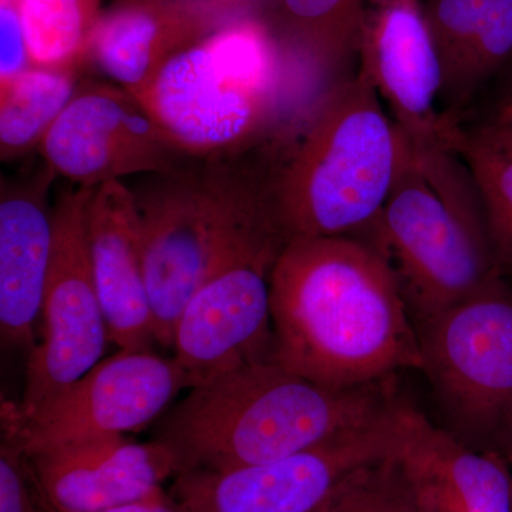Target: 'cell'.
I'll return each instance as SVG.
<instances>
[{"label":"cell","instance_id":"obj_1","mask_svg":"<svg viewBox=\"0 0 512 512\" xmlns=\"http://www.w3.org/2000/svg\"><path fill=\"white\" fill-rule=\"evenodd\" d=\"M276 362L330 387L420 369L416 326L392 269L353 237L293 238L271 275Z\"/></svg>","mask_w":512,"mask_h":512},{"label":"cell","instance_id":"obj_2","mask_svg":"<svg viewBox=\"0 0 512 512\" xmlns=\"http://www.w3.org/2000/svg\"><path fill=\"white\" fill-rule=\"evenodd\" d=\"M284 154L274 144L241 156L190 158L130 187L157 345L173 349L178 316L211 276L284 252L291 238L276 197Z\"/></svg>","mask_w":512,"mask_h":512},{"label":"cell","instance_id":"obj_3","mask_svg":"<svg viewBox=\"0 0 512 512\" xmlns=\"http://www.w3.org/2000/svg\"><path fill=\"white\" fill-rule=\"evenodd\" d=\"M328 77L251 13L175 56L134 97L188 156H241L292 143Z\"/></svg>","mask_w":512,"mask_h":512},{"label":"cell","instance_id":"obj_4","mask_svg":"<svg viewBox=\"0 0 512 512\" xmlns=\"http://www.w3.org/2000/svg\"><path fill=\"white\" fill-rule=\"evenodd\" d=\"M397 400L394 377L330 387L269 360L192 387L157 420L153 440L170 448L177 474L234 470L318 446L382 416Z\"/></svg>","mask_w":512,"mask_h":512},{"label":"cell","instance_id":"obj_5","mask_svg":"<svg viewBox=\"0 0 512 512\" xmlns=\"http://www.w3.org/2000/svg\"><path fill=\"white\" fill-rule=\"evenodd\" d=\"M406 136L360 67L323 94L276 175V197L293 238H362L389 200Z\"/></svg>","mask_w":512,"mask_h":512},{"label":"cell","instance_id":"obj_6","mask_svg":"<svg viewBox=\"0 0 512 512\" xmlns=\"http://www.w3.org/2000/svg\"><path fill=\"white\" fill-rule=\"evenodd\" d=\"M362 241L392 269L414 326L503 278L463 158L406 137L389 200Z\"/></svg>","mask_w":512,"mask_h":512},{"label":"cell","instance_id":"obj_7","mask_svg":"<svg viewBox=\"0 0 512 512\" xmlns=\"http://www.w3.org/2000/svg\"><path fill=\"white\" fill-rule=\"evenodd\" d=\"M421 367L444 429L468 447L512 451V286L503 278L417 323Z\"/></svg>","mask_w":512,"mask_h":512},{"label":"cell","instance_id":"obj_8","mask_svg":"<svg viewBox=\"0 0 512 512\" xmlns=\"http://www.w3.org/2000/svg\"><path fill=\"white\" fill-rule=\"evenodd\" d=\"M94 190L70 184L53 204V248L43 296L42 335L29 353L22 402L5 406L20 419L32 416L86 375L110 343L87 235V210Z\"/></svg>","mask_w":512,"mask_h":512},{"label":"cell","instance_id":"obj_9","mask_svg":"<svg viewBox=\"0 0 512 512\" xmlns=\"http://www.w3.org/2000/svg\"><path fill=\"white\" fill-rule=\"evenodd\" d=\"M194 380L174 357L121 350L20 419L3 409V431L26 456L66 444L126 436L154 423Z\"/></svg>","mask_w":512,"mask_h":512},{"label":"cell","instance_id":"obj_10","mask_svg":"<svg viewBox=\"0 0 512 512\" xmlns=\"http://www.w3.org/2000/svg\"><path fill=\"white\" fill-rule=\"evenodd\" d=\"M399 402L362 426L281 460L177 474L168 493L181 512H315L349 471L392 453Z\"/></svg>","mask_w":512,"mask_h":512},{"label":"cell","instance_id":"obj_11","mask_svg":"<svg viewBox=\"0 0 512 512\" xmlns=\"http://www.w3.org/2000/svg\"><path fill=\"white\" fill-rule=\"evenodd\" d=\"M37 153L70 184L97 188L130 175L163 174L190 160L117 84L82 82Z\"/></svg>","mask_w":512,"mask_h":512},{"label":"cell","instance_id":"obj_12","mask_svg":"<svg viewBox=\"0 0 512 512\" xmlns=\"http://www.w3.org/2000/svg\"><path fill=\"white\" fill-rule=\"evenodd\" d=\"M281 254L244 259L192 295L174 330V359L195 386L254 363L276 360L271 275Z\"/></svg>","mask_w":512,"mask_h":512},{"label":"cell","instance_id":"obj_13","mask_svg":"<svg viewBox=\"0 0 512 512\" xmlns=\"http://www.w3.org/2000/svg\"><path fill=\"white\" fill-rule=\"evenodd\" d=\"M357 55L404 136L454 150L460 124L437 109L443 70L420 0H367Z\"/></svg>","mask_w":512,"mask_h":512},{"label":"cell","instance_id":"obj_14","mask_svg":"<svg viewBox=\"0 0 512 512\" xmlns=\"http://www.w3.org/2000/svg\"><path fill=\"white\" fill-rule=\"evenodd\" d=\"M254 0H151L101 15L89 63L128 93H140L175 56L251 15Z\"/></svg>","mask_w":512,"mask_h":512},{"label":"cell","instance_id":"obj_15","mask_svg":"<svg viewBox=\"0 0 512 512\" xmlns=\"http://www.w3.org/2000/svg\"><path fill=\"white\" fill-rule=\"evenodd\" d=\"M46 512H101L143 500L177 476L170 448L126 436L66 444L28 456Z\"/></svg>","mask_w":512,"mask_h":512},{"label":"cell","instance_id":"obj_16","mask_svg":"<svg viewBox=\"0 0 512 512\" xmlns=\"http://www.w3.org/2000/svg\"><path fill=\"white\" fill-rule=\"evenodd\" d=\"M393 451L423 512H512L507 458L468 447L404 400L397 404Z\"/></svg>","mask_w":512,"mask_h":512},{"label":"cell","instance_id":"obj_17","mask_svg":"<svg viewBox=\"0 0 512 512\" xmlns=\"http://www.w3.org/2000/svg\"><path fill=\"white\" fill-rule=\"evenodd\" d=\"M87 235L110 343L121 350H151L156 338L140 222L133 191L123 181L94 190Z\"/></svg>","mask_w":512,"mask_h":512},{"label":"cell","instance_id":"obj_18","mask_svg":"<svg viewBox=\"0 0 512 512\" xmlns=\"http://www.w3.org/2000/svg\"><path fill=\"white\" fill-rule=\"evenodd\" d=\"M55 173L45 164L29 180L2 181L0 194V335L3 345L36 346L53 248Z\"/></svg>","mask_w":512,"mask_h":512},{"label":"cell","instance_id":"obj_19","mask_svg":"<svg viewBox=\"0 0 512 512\" xmlns=\"http://www.w3.org/2000/svg\"><path fill=\"white\" fill-rule=\"evenodd\" d=\"M424 10L451 119L512 62V0H427Z\"/></svg>","mask_w":512,"mask_h":512},{"label":"cell","instance_id":"obj_20","mask_svg":"<svg viewBox=\"0 0 512 512\" xmlns=\"http://www.w3.org/2000/svg\"><path fill=\"white\" fill-rule=\"evenodd\" d=\"M367 0H265L261 16L286 50L333 76L359 53Z\"/></svg>","mask_w":512,"mask_h":512},{"label":"cell","instance_id":"obj_21","mask_svg":"<svg viewBox=\"0 0 512 512\" xmlns=\"http://www.w3.org/2000/svg\"><path fill=\"white\" fill-rule=\"evenodd\" d=\"M454 151L476 184L495 261L503 274L512 272V124L488 117L460 126Z\"/></svg>","mask_w":512,"mask_h":512},{"label":"cell","instance_id":"obj_22","mask_svg":"<svg viewBox=\"0 0 512 512\" xmlns=\"http://www.w3.org/2000/svg\"><path fill=\"white\" fill-rule=\"evenodd\" d=\"M80 72L30 67L0 90V158L3 163L37 150L79 89Z\"/></svg>","mask_w":512,"mask_h":512},{"label":"cell","instance_id":"obj_23","mask_svg":"<svg viewBox=\"0 0 512 512\" xmlns=\"http://www.w3.org/2000/svg\"><path fill=\"white\" fill-rule=\"evenodd\" d=\"M32 67L80 72L89 63L100 0H16Z\"/></svg>","mask_w":512,"mask_h":512},{"label":"cell","instance_id":"obj_24","mask_svg":"<svg viewBox=\"0 0 512 512\" xmlns=\"http://www.w3.org/2000/svg\"><path fill=\"white\" fill-rule=\"evenodd\" d=\"M315 512H423L394 451L349 471Z\"/></svg>","mask_w":512,"mask_h":512},{"label":"cell","instance_id":"obj_25","mask_svg":"<svg viewBox=\"0 0 512 512\" xmlns=\"http://www.w3.org/2000/svg\"><path fill=\"white\" fill-rule=\"evenodd\" d=\"M0 512H46L28 456L6 434L0 444Z\"/></svg>","mask_w":512,"mask_h":512},{"label":"cell","instance_id":"obj_26","mask_svg":"<svg viewBox=\"0 0 512 512\" xmlns=\"http://www.w3.org/2000/svg\"><path fill=\"white\" fill-rule=\"evenodd\" d=\"M0 37H2L0 90H2L15 82L20 74L25 73L26 70L32 67L16 0H2Z\"/></svg>","mask_w":512,"mask_h":512},{"label":"cell","instance_id":"obj_27","mask_svg":"<svg viewBox=\"0 0 512 512\" xmlns=\"http://www.w3.org/2000/svg\"><path fill=\"white\" fill-rule=\"evenodd\" d=\"M101 512H181V510L175 504L170 493H167L163 488V490L157 491V493L151 494L150 497L143 498V500Z\"/></svg>","mask_w":512,"mask_h":512},{"label":"cell","instance_id":"obj_28","mask_svg":"<svg viewBox=\"0 0 512 512\" xmlns=\"http://www.w3.org/2000/svg\"><path fill=\"white\" fill-rule=\"evenodd\" d=\"M498 79H500V90L495 101L494 113L490 117L512 124V62Z\"/></svg>","mask_w":512,"mask_h":512},{"label":"cell","instance_id":"obj_29","mask_svg":"<svg viewBox=\"0 0 512 512\" xmlns=\"http://www.w3.org/2000/svg\"><path fill=\"white\" fill-rule=\"evenodd\" d=\"M138 2H151V0H114L117 5H123V3H138Z\"/></svg>","mask_w":512,"mask_h":512},{"label":"cell","instance_id":"obj_30","mask_svg":"<svg viewBox=\"0 0 512 512\" xmlns=\"http://www.w3.org/2000/svg\"><path fill=\"white\" fill-rule=\"evenodd\" d=\"M508 463H510L511 473H512V451H511L510 457H508Z\"/></svg>","mask_w":512,"mask_h":512}]
</instances>
